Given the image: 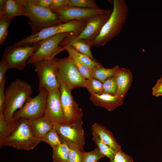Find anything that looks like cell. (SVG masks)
I'll return each mask as SVG.
<instances>
[{"label": "cell", "mask_w": 162, "mask_h": 162, "mask_svg": "<svg viewBox=\"0 0 162 162\" xmlns=\"http://www.w3.org/2000/svg\"><path fill=\"white\" fill-rule=\"evenodd\" d=\"M111 15L99 35L92 43L96 47L104 46L117 36L122 30L128 18L129 9L125 0H113Z\"/></svg>", "instance_id": "1"}, {"label": "cell", "mask_w": 162, "mask_h": 162, "mask_svg": "<svg viewBox=\"0 0 162 162\" xmlns=\"http://www.w3.org/2000/svg\"><path fill=\"white\" fill-rule=\"evenodd\" d=\"M40 141L34 135L30 119L19 118L18 124L8 136L0 140V146H8L19 149H34Z\"/></svg>", "instance_id": "3"}, {"label": "cell", "mask_w": 162, "mask_h": 162, "mask_svg": "<svg viewBox=\"0 0 162 162\" xmlns=\"http://www.w3.org/2000/svg\"><path fill=\"white\" fill-rule=\"evenodd\" d=\"M52 124L62 141L71 143L84 152L86 142L82 120L72 124Z\"/></svg>", "instance_id": "12"}, {"label": "cell", "mask_w": 162, "mask_h": 162, "mask_svg": "<svg viewBox=\"0 0 162 162\" xmlns=\"http://www.w3.org/2000/svg\"><path fill=\"white\" fill-rule=\"evenodd\" d=\"M90 100L96 106L104 108L109 111L122 105L124 100L116 95L106 93L91 94Z\"/></svg>", "instance_id": "16"}, {"label": "cell", "mask_w": 162, "mask_h": 162, "mask_svg": "<svg viewBox=\"0 0 162 162\" xmlns=\"http://www.w3.org/2000/svg\"><path fill=\"white\" fill-rule=\"evenodd\" d=\"M111 13L98 15L88 20L85 27L79 35L72 34L74 38L85 40L92 45Z\"/></svg>", "instance_id": "15"}, {"label": "cell", "mask_w": 162, "mask_h": 162, "mask_svg": "<svg viewBox=\"0 0 162 162\" xmlns=\"http://www.w3.org/2000/svg\"><path fill=\"white\" fill-rule=\"evenodd\" d=\"M87 23V21L74 20L51 26L44 29L36 34H30L15 43L14 45L19 46L34 45L43 40L64 33H71L78 36L84 29Z\"/></svg>", "instance_id": "5"}, {"label": "cell", "mask_w": 162, "mask_h": 162, "mask_svg": "<svg viewBox=\"0 0 162 162\" xmlns=\"http://www.w3.org/2000/svg\"><path fill=\"white\" fill-rule=\"evenodd\" d=\"M20 16L27 17L22 0H5L3 7L0 9V18L5 16L12 19Z\"/></svg>", "instance_id": "18"}, {"label": "cell", "mask_w": 162, "mask_h": 162, "mask_svg": "<svg viewBox=\"0 0 162 162\" xmlns=\"http://www.w3.org/2000/svg\"><path fill=\"white\" fill-rule=\"evenodd\" d=\"M117 84V90L115 95L124 100L133 80V76L130 69L120 68L114 76Z\"/></svg>", "instance_id": "17"}, {"label": "cell", "mask_w": 162, "mask_h": 162, "mask_svg": "<svg viewBox=\"0 0 162 162\" xmlns=\"http://www.w3.org/2000/svg\"><path fill=\"white\" fill-rule=\"evenodd\" d=\"M12 18L3 16L0 18V44H2L8 34V28Z\"/></svg>", "instance_id": "33"}, {"label": "cell", "mask_w": 162, "mask_h": 162, "mask_svg": "<svg viewBox=\"0 0 162 162\" xmlns=\"http://www.w3.org/2000/svg\"><path fill=\"white\" fill-rule=\"evenodd\" d=\"M103 93L115 94L117 90V84L114 76L109 78L103 82Z\"/></svg>", "instance_id": "34"}, {"label": "cell", "mask_w": 162, "mask_h": 162, "mask_svg": "<svg viewBox=\"0 0 162 162\" xmlns=\"http://www.w3.org/2000/svg\"><path fill=\"white\" fill-rule=\"evenodd\" d=\"M62 46L65 48V50L69 53V56L74 57L91 68H92L95 66L101 64L98 62L93 61L87 56L77 51L70 46Z\"/></svg>", "instance_id": "24"}, {"label": "cell", "mask_w": 162, "mask_h": 162, "mask_svg": "<svg viewBox=\"0 0 162 162\" xmlns=\"http://www.w3.org/2000/svg\"><path fill=\"white\" fill-rule=\"evenodd\" d=\"M69 34H58L43 40L34 45L35 49L28 60L27 64H33L39 61L50 60L55 58L58 54L65 50V48L60 44Z\"/></svg>", "instance_id": "6"}, {"label": "cell", "mask_w": 162, "mask_h": 162, "mask_svg": "<svg viewBox=\"0 0 162 162\" xmlns=\"http://www.w3.org/2000/svg\"><path fill=\"white\" fill-rule=\"evenodd\" d=\"M108 162H134L132 157L126 154L122 150L116 152L114 158Z\"/></svg>", "instance_id": "35"}, {"label": "cell", "mask_w": 162, "mask_h": 162, "mask_svg": "<svg viewBox=\"0 0 162 162\" xmlns=\"http://www.w3.org/2000/svg\"><path fill=\"white\" fill-rule=\"evenodd\" d=\"M8 70L7 64L5 60L2 58L0 62V83L6 77L5 74Z\"/></svg>", "instance_id": "38"}, {"label": "cell", "mask_w": 162, "mask_h": 162, "mask_svg": "<svg viewBox=\"0 0 162 162\" xmlns=\"http://www.w3.org/2000/svg\"><path fill=\"white\" fill-rule=\"evenodd\" d=\"M58 77L60 82L71 90L78 87H85L86 79L80 74L68 56L57 58Z\"/></svg>", "instance_id": "9"}, {"label": "cell", "mask_w": 162, "mask_h": 162, "mask_svg": "<svg viewBox=\"0 0 162 162\" xmlns=\"http://www.w3.org/2000/svg\"><path fill=\"white\" fill-rule=\"evenodd\" d=\"M39 91L36 96L30 97L27 99L22 107L15 112L13 118H24L31 119L44 115L48 92L44 88Z\"/></svg>", "instance_id": "8"}, {"label": "cell", "mask_w": 162, "mask_h": 162, "mask_svg": "<svg viewBox=\"0 0 162 162\" xmlns=\"http://www.w3.org/2000/svg\"><path fill=\"white\" fill-rule=\"evenodd\" d=\"M85 87L91 95L103 94V82L93 77L86 80Z\"/></svg>", "instance_id": "28"}, {"label": "cell", "mask_w": 162, "mask_h": 162, "mask_svg": "<svg viewBox=\"0 0 162 162\" xmlns=\"http://www.w3.org/2000/svg\"><path fill=\"white\" fill-rule=\"evenodd\" d=\"M36 5L46 9L50 8L52 0H32Z\"/></svg>", "instance_id": "39"}, {"label": "cell", "mask_w": 162, "mask_h": 162, "mask_svg": "<svg viewBox=\"0 0 162 162\" xmlns=\"http://www.w3.org/2000/svg\"><path fill=\"white\" fill-rule=\"evenodd\" d=\"M35 48L34 45L33 46H10L5 49L2 58L6 61L8 69L14 68L22 71Z\"/></svg>", "instance_id": "10"}, {"label": "cell", "mask_w": 162, "mask_h": 162, "mask_svg": "<svg viewBox=\"0 0 162 162\" xmlns=\"http://www.w3.org/2000/svg\"><path fill=\"white\" fill-rule=\"evenodd\" d=\"M112 10L91 9L67 6L62 10L54 13L62 23L74 20L87 21L98 15L111 13Z\"/></svg>", "instance_id": "13"}, {"label": "cell", "mask_w": 162, "mask_h": 162, "mask_svg": "<svg viewBox=\"0 0 162 162\" xmlns=\"http://www.w3.org/2000/svg\"><path fill=\"white\" fill-rule=\"evenodd\" d=\"M67 142L69 148L68 162H82L83 152L81 151L74 144L70 142Z\"/></svg>", "instance_id": "30"}, {"label": "cell", "mask_w": 162, "mask_h": 162, "mask_svg": "<svg viewBox=\"0 0 162 162\" xmlns=\"http://www.w3.org/2000/svg\"><path fill=\"white\" fill-rule=\"evenodd\" d=\"M120 68L118 65H116L111 68H106L100 64L92 68V76L103 82L107 79L114 76Z\"/></svg>", "instance_id": "22"}, {"label": "cell", "mask_w": 162, "mask_h": 162, "mask_svg": "<svg viewBox=\"0 0 162 162\" xmlns=\"http://www.w3.org/2000/svg\"><path fill=\"white\" fill-rule=\"evenodd\" d=\"M67 3L69 6L91 9L100 8L94 0H67Z\"/></svg>", "instance_id": "29"}, {"label": "cell", "mask_w": 162, "mask_h": 162, "mask_svg": "<svg viewBox=\"0 0 162 162\" xmlns=\"http://www.w3.org/2000/svg\"><path fill=\"white\" fill-rule=\"evenodd\" d=\"M30 122L34 135L39 140L53 127L52 121L44 116L38 118L30 119Z\"/></svg>", "instance_id": "21"}, {"label": "cell", "mask_w": 162, "mask_h": 162, "mask_svg": "<svg viewBox=\"0 0 162 162\" xmlns=\"http://www.w3.org/2000/svg\"><path fill=\"white\" fill-rule=\"evenodd\" d=\"M92 135L93 141L102 154L110 159H113L116 152L100 140L94 133L92 132Z\"/></svg>", "instance_id": "27"}, {"label": "cell", "mask_w": 162, "mask_h": 162, "mask_svg": "<svg viewBox=\"0 0 162 162\" xmlns=\"http://www.w3.org/2000/svg\"><path fill=\"white\" fill-rule=\"evenodd\" d=\"M44 116L50 120L52 123L66 124L60 101V88L48 92Z\"/></svg>", "instance_id": "14"}, {"label": "cell", "mask_w": 162, "mask_h": 162, "mask_svg": "<svg viewBox=\"0 0 162 162\" xmlns=\"http://www.w3.org/2000/svg\"><path fill=\"white\" fill-rule=\"evenodd\" d=\"M104 157L97 147L90 152H83L82 162H97Z\"/></svg>", "instance_id": "32"}, {"label": "cell", "mask_w": 162, "mask_h": 162, "mask_svg": "<svg viewBox=\"0 0 162 162\" xmlns=\"http://www.w3.org/2000/svg\"><path fill=\"white\" fill-rule=\"evenodd\" d=\"M18 118H13L10 123H7L3 114H0V140L8 136L17 125Z\"/></svg>", "instance_id": "25"}, {"label": "cell", "mask_w": 162, "mask_h": 162, "mask_svg": "<svg viewBox=\"0 0 162 162\" xmlns=\"http://www.w3.org/2000/svg\"><path fill=\"white\" fill-rule=\"evenodd\" d=\"M152 94L155 97L162 96V83L155 85L152 88Z\"/></svg>", "instance_id": "40"}, {"label": "cell", "mask_w": 162, "mask_h": 162, "mask_svg": "<svg viewBox=\"0 0 162 162\" xmlns=\"http://www.w3.org/2000/svg\"><path fill=\"white\" fill-rule=\"evenodd\" d=\"M92 132L95 134L102 142L115 152H117L121 149L120 146L117 143L110 130L96 122L92 125Z\"/></svg>", "instance_id": "19"}, {"label": "cell", "mask_w": 162, "mask_h": 162, "mask_svg": "<svg viewBox=\"0 0 162 162\" xmlns=\"http://www.w3.org/2000/svg\"><path fill=\"white\" fill-rule=\"evenodd\" d=\"M68 56L75 64L80 74L84 78L87 80L93 77L92 68L74 57L70 56Z\"/></svg>", "instance_id": "31"}, {"label": "cell", "mask_w": 162, "mask_h": 162, "mask_svg": "<svg viewBox=\"0 0 162 162\" xmlns=\"http://www.w3.org/2000/svg\"><path fill=\"white\" fill-rule=\"evenodd\" d=\"M52 148L53 162H68L69 148L67 142L63 141L60 145Z\"/></svg>", "instance_id": "23"}, {"label": "cell", "mask_w": 162, "mask_h": 162, "mask_svg": "<svg viewBox=\"0 0 162 162\" xmlns=\"http://www.w3.org/2000/svg\"><path fill=\"white\" fill-rule=\"evenodd\" d=\"M32 32L38 33L46 28L62 23L57 15L50 10L35 5L32 0H22Z\"/></svg>", "instance_id": "4"}, {"label": "cell", "mask_w": 162, "mask_h": 162, "mask_svg": "<svg viewBox=\"0 0 162 162\" xmlns=\"http://www.w3.org/2000/svg\"><path fill=\"white\" fill-rule=\"evenodd\" d=\"M72 34H73L69 33L64 39L60 45L62 46H70L77 51L87 56L93 61L98 62L94 57L91 52V48L92 44L84 40L74 39Z\"/></svg>", "instance_id": "20"}, {"label": "cell", "mask_w": 162, "mask_h": 162, "mask_svg": "<svg viewBox=\"0 0 162 162\" xmlns=\"http://www.w3.org/2000/svg\"><path fill=\"white\" fill-rule=\"evenodd\" d=\"M6 80V78L5 77L2 82L0 83V114H3L4 112L5 98L4 88Z\"/></svg>", "instance_id": "37"}, {"label": "cell", "mask_w": 162, "mask_h": 162, "mask_svg": "<svg viewBox=\"0 0 162 162\" xmlns=\"http://www.w3.org/2000/svg\"><path fill=\"white\" fill-rule=\"evenodd\" d=\"M67 6V0H52L50 10L54 13Z\"/></svg>", "instance_id": "36"}, {"label": "cell", "mask_w": 162, "mask_h": 162, "mask_svg": "<svg viewBox=\"0 0 162 162\" xmlns=\"http://www.w3.org/2000/svg\"><path fill=\"white\" fill-rule=\"evenodd\" d=\"M40 140L48 143L52 148L60 145L62 142L58 132L54 127Z\"/></svg>", "instance_id": "26"}, {"label": "cell", "mask_w": 162, "mask_h": 162, "mask_svg": "<svg viewBox=\"0 0 162 162\" xmlns=\"http://www.w3.org/2000/svg\"><path fill=\"white\" fill-rule=\"evenodd\" d=\"M39 79L38 91L43 88L48 92L59 88L60 83L58 77L57 58L50 60H42L33 64Z\"/></svg>", "instance_id": "7"}, {"label": "cell", "mask_w": 162, "mask_h": 162, "mask_svg": "<svg viewBox=\"0 0 162 162\" xmlns=\"http://www.w3.org/2000/svg\"><path fill=\"white\" fill-rule=\"evenodd\" d=\"M5 0H0V9H1L4 4Z\"/></svg>", "instance_id": "42"}, {"label": "cell", "mask_w": 162, "mask_h": 162, "mask_svg": "<svg viewBox=\"0 0 162 162\" xmlns=\"http://www.w3.org/2000/svg\"><path fill=\"white\" fill-rule=\"evenodd\" d=\"M162 83V75L160 79L157 81L155 85H158Z\"/></svg>", "instance_id": "41"}, {"label": "cell", "mask_w": 162, "mask_h": 162, "mask_svg": "<svg viewBox=\"0 0 162 162\" xmlns=\"http://www.w3.org/2000/svg\"><path fill=\"white\" fill-rule=\"evenodd\" d=\"M60 101L66 124H72L82 121L83 112L75 100L71 90L60 82Z\"/></svg>", "instance_id": "11"}, {"label": "cell", "mask_w": 162, "mask_h": 162, "mask_svg": "<svg viewBox=\"0 0 162 162\" xmlns=\"http://www.w3.org/2000/svg\"><path fill=\"white\" fill-rule=\"evenodd\" d=\"M33 90L27 82L17 79L11 82L5 91V98L3 115L6 122L10 123L18 109L23 106L32 94Z\"/></svg>", "instance_id": "2"}]
</instances>
